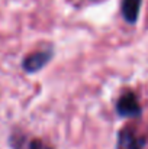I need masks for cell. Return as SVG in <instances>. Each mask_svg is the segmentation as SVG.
<instances>
[{
	"instance_id": "obj_1",
	"label": "cell",
	"mask_w": 148,
	"mask_h": 149,
	"mask_svg": "<svg viewBox=\"0 0 148 149\" xmlns=\"http://www.w3.org/2000/svg\"><path fill=\"white\" fill-rule=\"evenodd\" d=\"M116 111L122 117H138L141 114V104L132 91L123 93L116 101Z\"/></svg>"
},
{
	"instance_id": "obj_2",
	"label": "cell",
	"mask_w": 148,
	"mask_h": 149,
	"mask_svg": "<svg viewBox=\"0 0 148 149\" xmlns=\"http://www.w3.org/2000/svg\"><path fill=\"white\" fill-rule=\"evenodd\" d=\"M54 52L51 49H44V51H36V52H32L29 54L23 62H22V67L26 72H36L39 70H42L52 58Z\"/></svg>"
},
{
	"instance_id": "obj_3",
	"label": "cell",
	"mask_w": 148,
	"mask_h": 149,
	"mask_svg": "<svg viewBox=\"0 0 148 149\" xmlns=\"http://www.w3.org/2000/svg\"><path fill=\"white\" fill-rule=\"evenodd\" d=\"M144 145H145V139L137 135L129 127H123L118 135L116 149H142Z\"/></svg>"
},
{
	"instance_id": "obj_4",
	"label": "cell",
	"mask_w": 148,
	"mask_h": 149,
	"mask_svg": "<svg viewBox=\"0 0 148 149\" xmlns=\"http://www.w3.org/2000/svg\"><path fill=\"white\" fill-rule=\"evenodd\" d=\"M141 4L142 0H122V16L123 19L134 25L137 23L138 17H140V10H141Z\"/></svg>"
},
{
	"instance_id": "obj_5",
	"label": "cell",
	"mask_w": 148,
	"mask_h": 149,
	"mask_svg": "<svg viewBox=\"0 0 148 149\" xmlns=\"http://www.w3.org/2000/svg\"><path fill=\"white\" fill-rule=\"evenodd\" d=\"M29 149H52V148H49L48 145H47V143H44L42 141L35 139V141H32V142H31Z\"/></svg>"
}]
</instances>
